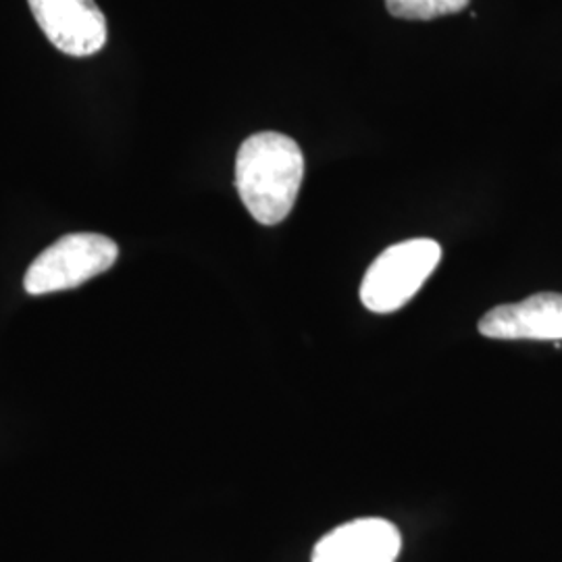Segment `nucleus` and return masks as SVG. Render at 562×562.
I'll return each mask as SVG.
<instances>
[{
    "label": "nucleus",
    "instance_id": "f257e3e1",
    "mask_svg": "<svg viewBox=\"0 0 562 562\" xmlns=\"http://www.w3.org/2000/svg\"><path fill=\"white\" fill-rule=\"evenodd\" d=\"M302 178L304 157L290 136L261 132L238 150L236 188L248 213L262 225H278L292 213Z\"/></svg>",
    "mask_w": 562,
    "mask_h": 562
},
{
    "label": "nucleus",
    "instance_id": "f03ea898",
    "mask_svg": "<svg viewBox=\"0 0 562 562\" xmlns=\"http://www.w3.org/2000/svg\"><path fill=\"white\" fill-rule=\"evenodd\" d=\"M442 259V246L429 238L401 241L385 248L367 269L361 301L373 313H394L411 301Z\"/></svg>",
    "mask_w": 562,
    "mask_h": 562
},
{
    "label": "nucleus",
    "instance_id": "423d86ee",
    "mask_svg": "<svg viewBox=\"0 0 562 562\" xmlns=\"http://www.w3.org/2000/svg\"><path fill=\"white\" fill-rule=\"evenodd\" d=\"M401 531L385 519H357L329 531L313 550V562H394Z\"/></svg>",
    "mask_w": 562,
    "mask_h": 562
},
{
    "label": "nucleus",
    "instance_id": "0eeeda50",
    "mask_svg": "<svg viewBox=\"0 0 562 562\" xmlns=\"http://www.w3.org/2000/svg\"><path fill=\"white\" fill-rule=\"evenodd\" d=\"M396 20L431 21L461 13L471 0H383Z\"/></svg>",
    "mask_w": 562,
    "mask_h": 562
},
{
    "label": "nucleus",
    "instance_id": "20e7f679",
    "mask_svg": "<svg viewBox=\"0 0 562 562\" xmlns=\"http://www.w3.org/2000/svg\"><path fill=\"white\" fill-rule=\"evenodd\" d=\"M44 36L71 57H90L106 42V20L94 0H27Z\"/></svg>",
    "mask_w": 562,
    "mask_h": 562
},
{
    "label": "nucleus",
    "instance_id": "39448f33",
    "mask_svg": "<svg viewBox=\"0 0 562 562\" xmlns=\"http://www.w3.org/2000/svg\"><path fill=\"white\" fill-rule=\"evenodd\" d=\"M480 334L492 340H562V294H533L483 315Z\"/></svg>",
    "mask_w": 562,
    "mask_h": 562
},
{
    "label": "nucleus",
    "instance_id": "7ed1b4c3",
    "mask_svg": "<svg viewBox=\"0 0 562 562\" xmlns=\"http://www.w3.org/2000/svg\"><path fill=\"white\" fill-rule=\"evenodd\" d=\"M117 257V244L102 234L63 236L30 265L23 278L25 292L42 296L78 288L111 269Z\"/></svg>",
    "mask_w": 562,
    "mask_h": 562
}]
</instances>
